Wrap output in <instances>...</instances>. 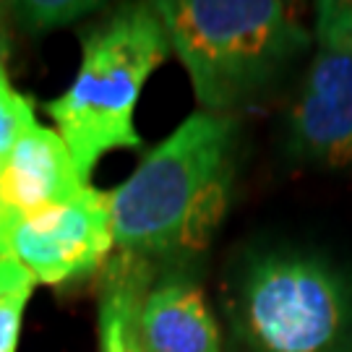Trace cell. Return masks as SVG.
<instances>
[{"label": "cell", "instance_id": "8992f818", "mask_svg": "<svg viewBox=\"0 0 352 352\" xmlns=\"http://www.w3.org/2000/svg\"><path fill=\"white\" fill-rule=\"evenodd\" d=\"M287 151L295 162L321 170H352V50L318 37L287 113Z\"/></svg>", "mask_w": 352, "mask_h": 352}, {"label": "cell", "instance_id": "277c9868", "mask_svg": "<svg viewBox=\"0 0 352 352\" xmlns=\"http://www.w3.org/2000/svg\"><path fill=\"white\" fill-rule=\"evenodd\" d=\"M227 314L240 352H352V274L314 248L264 245L235 269Z\"/></svg>", "mask_w": 352, "mask_h": 352}, {"label": "cell", "instance_id": "7a4b0ae2", "mask_svg": "<svg viewBox=\"0 0 352 352\" xmlns=\"http://www.w3.org/2000/svg\"><path fill=\"white\" fill-rule=\"evenodd\" d=\"M157 11L204 113L230 115L264 97L311 42L277 0H162Z\"/></svg>", "mask_w": 352, "mask_h": 352}, {"label": "cell", "instance_id": "8fae6325", "mask_svg": "<svg viewBox=\"0 0 352 352\" xmlns=\"http://www.w3.org/2000/svg\"><path fill=\"white\" fill-rule=\"evenodd\" d=\"M97 8H102V3L94 0H26L13 3V16L21 21L26 32L45 34L76 24L78 19L94 13Z\"/></svg>", "mask_w": 352, "mask_h": 352}, {"label": "cell", "instance_id": "4fadbf2b", "mask_svg": "<svg viewBox=\"0 0 352 352\" xmlns=\"http://www.w3.org/2000/svg\"><path fill=\"white\" fill-rule=\"evenodd\" d=\"M316 34L318 37L342 42L352 50V3L347 0H329L316 8Z\"/></svg>", "mask_w": 352, "mask_h": 352}, {"label": "cell", "instance_id": "7c38bea8", "mask_svg": "<svg viewBox=\"0 0 352 352\" xmlns=\"http://www.w3.org/2000/svg\"><path fill=\"white\" fill-rule=\"evenodd\" d=\"M34 123V104L26 94L13 89L6 74V60H0V164L6 162L21 133Z\"/></svg>", "mask_w": 352, "mask_h": 352}, {"label": "cell", "instance_id": "30bf717a", "mask_svg": "<svg viewBox=\"0 0 352 352\" xmlns=\"http://www.w3.org/2000/svg\"><path fill=\"white\" fill-rule=\"evenodd\" d=\"M37 279L11 256H0V352H19L24 311Z\"/></svg>", "mask_w": 352, "mask_h": 352}, {"label": "cell", "instance_id": "6da1fadb", "mask_svg": "<svg viewBox=\"0 0 352 352\" xmlns=\"http://www.w3.org/2000/svg\"><path fill=\"white\" fill-rule=\"evenodd\" d=\"M238 131L232 115H188L104 193L115 248L146 261L206 248L230 206Z\"/></svg>", "mask_w": 352, "mask_h": 352}, {"label": "cell", "instance_id": "52a82bcc", "mask_svg": "<svg viewBox=\"0 0 352 352\" xmlns=\"http://www.w3.org/2000/svg\"><path fill=\"white\" fill-rule=\"evenodd\" d=\"M58 131L34 123L0 164V232L89 190Z\"/></svg>", "mask_w": 352, "mask_h": 352}, {"label": "cell", "instance_id": "9c48e42d", "mask_svg": "<svg viewBox=\"0 0 352 352\" xmlns=\"http://www.w3.org/2000/svg\"><path fill=\"white\" fill-rule=\"evenodd\" d=\"M154 282V266L146 258L118 253L102 269L97 331L100 352H139V305Z\"/></svg>", "mask_w": 352, "mask_h": 352}, {"label": "cell", "instance_id": "5b68a950", "mask_svg": "<svg viewBox=\"0 0 352 352\" xmlns=\"http://www.w3.org/2000/svg\"><path fill=\"white\" fill-rule=\"evenodd\" d=\"M115 232L107 196L89 188L78 199L13 222L0 232V256H11L39 285H74L107 266Z\"/></svg>", "mask_w": 352, "mask_h": 352}, {"label": "cell", "instance_id": "3957f363", "mask_svg": "<svg viewBox=\"0 0 352 352\" xmlns=\"http://www.w3.org/2000/svg\"><path fill=\"white\" fill-rule=\"evenodd\" d=\"M170 52L157 3L123 6L81 32V65L74 84L47 102V113L87 183L107 151L141 146L136 104L144 84Z\"/></svg>", "mask_w": 352, "mask_h": 352}, {"label": "cell", "instance_id": "5bb4252c", "mask_svg": "<svg viewBox=\"0 0 352 352\" xmlns=\"http://www.w3.org/2000/svg\"><path fill=\"white\" fill-rule=\"evenodd\" d=\"M13 13V3H0V60L8 58V16Z\"/></svg>", "mask_w": 352, "mask_h": 352}, {"label": "cell", "instance_id": "ba28073f", "mask_svg": "<svg viewBox=\"0 0 352 352\" xmlns=\"http://www.w3.org/2000/svg\"><path fill=\"white\" fill-rule=\"evenodd\" d=\"M136 331L139 352H222L204 289L177 272L151 282L139 305Z\"/></svg>", "mask_w": 352, "mask_h": 352}]
</instances>
